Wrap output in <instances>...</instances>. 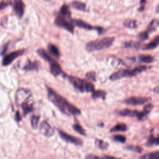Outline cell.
Segmentation results:
<instances>
[{
	"mask_svg": "<svg viewBox=\"0 0 159 159\" xmlns=\"http://www.w3.org/2000/svg\"><path fill=\"white\" fill-rule=\"evenodd\" d=\"M47 97L48 100L52 102L61 112L66 115L78 116L81 112L79 108L70 103L65 98L61 96L52 88L46 86Z\"/></svg>",
	"mask_w": 159,
	"mask_h": 159,
	"instance_id": "6da1fadb",
	"label": "cell"
},
{
	"mask_svg": "<svg viewBox=\"0 0 159 159\" xmlns=\"http://www.w3.org/2000/svg\"><path fill=\"white\" fill-rule=\"evenodd\" d=\"M32 99V93L28 89L21 88H19L16 92V103L21 108L24 116L34 111V104Z\"/></svg>",
	"mask_w": 159,
	"mask_h": 159,
	"instance_id": "7a4b0ae2",
	"label": "cell"
},
{
	"mask_svg": "<svg viewBox=\"0 0 159 159\" xmlns=\"http://www.w3.org/2000/svg\"><path fill=\"white\" fill-rule=\"evenodd\" d=\"M114 37H106L99 39L91 40L86 43L85 49L88 52L99 51L110 47L114 42Z\"/></svg>",
	"mask_w": 159,
	"mask_h": 159,
	"instance_id": "3957f363",
	"label": "cell"
},
{
	"mask_svg": "<svg viewBox=\"0 0 159 159\" xmlns=\"http://www.w3.org/2000/svg\"><path fill=\"white\" fill-rule=\"evenodd\" d=\"M148 69L146 65H139L132 69H121L112 73L109 77L111 81H116L123 78L133 77Z\"/></svg>",
	"mask_w": 159,
	"mask_h": 159,
	"instance_id": "277c9868",
	"label": "cell"
},
{
	"mask_svg": "<svg viewBox=\"0 0 159 159\" xmlns=\"http://www.w3.org/2000/svg\"><path fill=\"white\" fill-rule=\"evenodd\" d=\"M65 77L67 78L68 80L72 84V86L81 93H92L95 90L94 84L88 80L74 76L66 75Z\"/></svg>",
	"mask_w": 159,
	"mask_h": 159,
	"instance_id": "5b68a950",
	"label": "cell"
},
{
	"mask_svg": "<svg viewBox=\"0 0 159 159\" xmlns=\"http://www.w3.org/2000/svg\"><path fill=\"white\" fill-rule=\"evenodd\" d=\"M37 52L39 56H40L43 59L49 63L50 73L54 76H58L60 75H62L64 77L66 76V75L63 71L60 64L56 60H55L43 48H39Z\"/></svg>",
	"mask_w": 159,
	"mask_h": 159,
	"instance_id": "8992f818",
	"label": "cell"
},
{
	"mask_svg": "<svg viewBox=\"0 0 159 159\" xmlns=\"http://www.w3.org/2000/svg\"><path fill=\"white\" fill-rule=\"evenodd\" d=\"M55 24L57 26L65 29L68 32L72 34H74L75 26L73 25L71 20H66V18H65L58 15L55 19Z\"/></svg>",
	"mask_w": 159,
	"mask_h": 159,
	"instance_id": "52a82bcc",
	"label": "cell"
},
{
	"mask_svg": "<svg viewBox=\"0 0 159 159\" xmlns=\"http://www.w3.org/2000/svg\"><path fill=\"white\" fill-rule=\"evenodd\" d=\"M71 22L73 24L74 26H76L79 28L87 30H95L98 31V34H101L104 32V29L102 27H96V26H93L91 24L86 22L85 21L81 20V19H71Z\"/></svg>",
	"mask_w": 159,
	"mask_h": 159,
	"instance_id": "ba28073f",
	"label": "cell"
},
{
	"mask_svg": "<svg viewBox=\"0 0 159 159\" xmlns=\"http://www.w3.org/2000/svg\"><path fill=\"white\" fill-rule=\"evenodd\" d=\"M150 99V98L145 96H131L125 99L122 102L129 106H140L147 103Z\"/></svg>",
	"mask_w": 159,
	"mask_h": 159,
	"instance_id": "9c48e42d",
	"label": "cell"
},
{
	"mask_svg": "<svg viewBox=\"0 0 159 159\" xmlns=\"http://www.w3.org/2000/svg\"><path fill=\"white\" fill-rule=\"evenodd\" d=\"M116 114L118 116L123 117H137L139 120H143L145 117L142 111H139L137 110L130 109H124L116 112Z\"/></svg>",
	"mask_w": 159,
	"mask_h": 159,
	"instance_id": "30bf717a",
	"label": "cell"
},
{
	"mask_svg": "<svg viewBox=\"0 0 159 159\" xmlns=\"http://www.w3.org/2000/svg\"><path fill=\"white\" fill-rule=\"evenodd\" d=\"M25 50L24 49H21V50H18L16 51L12 52L9 54L6 55L3 57V59L2 61V66H7L10 65L16 58L22 55L25 52Z\"/></svg>",
	"mask_w": 159,
	"mask_h": 159,
	"instance_id": "8fae6325",
	"label": "cell"
},
{
	"mask_svg": "<svg viewBox=\"0 0 159 159\" xmlns=\"http://www.w3.org/2000/svg\"><path fill=\"white\" fill-rule=\"evenodd\" d=\"M58 132L60 137L66 142L73 143L75 145H81L83 144V141L80 138H78V137H76L71 135H70L68 133H66L61 130L58 129Z\"/></svg>",
	"mask_w": 159,
	"mask_h": 159,
	"instance_id": "7c38bea8",
	"label": "cell"
},
{
	"mask_svg": "<svg viewBox=\"0 0 159 159\" xmlns=\"http://www.w3.org/2000/svg\"><path fill=\"white\" fill-rule=\"evenodd\" d=\"M11 3L12 4V9L15 14L19 18H21L24 14L25 10V4L24 2L20 0H15L11 1Z\"/></svg>",
	"mask_w": 159,
	"mask_h": 159,
	"instance_id": "4fadbf2b",
	"label": "cell"
},
{
	"mask_svg": "<svg viewBox=\"0 0 159 159\" xmlns=\"http://www.w3.org/2000/svg\"><path fill=\"white\" fill-rule=\"evenodd\" d=\"M40 132L47 137H51L55 134V129L46 120H43L39 127Z\"/></svg>",
	"mask_w": 159,
	"mask_h": 159,
	"instance_id": "5bb4252c",
	"label": "cell"
},
{
	"mask_svg": "<svg viewBox=\"0 0 159 159\" xmlns=\"http://www.w3.org/2000/svg\"><path fill=\"white\" fill-rule=\"evenodd\" d=\"M127 59L143 63H150L153 61V57L150 55H140L137 57H130L127 58Z\"/></svg>",
	"mask_w": 159,
	"mask_h": 159,
	"instance_id": "9a60e30c",
	"label": "cell"
},
{
	"mask_svg": "<svg viewBox=\"0 0 159 159\" xmlns=\"http://www.w3.org/2000/svg\"><path fill=\"white\" fill-rule=\"evenodd\" d=\"M159 45V34L154 37L152 40H151L150 42H148L147 44H145L142 46V49L143 50H152L156 48Z\"/></svg>",
	"mask_w": 159,
	"mask_h": 159,
	"instance_id": "2e32d148",
	"label": "cell"
},
{
	"mask_svg": "<svg viewBox=\"0 0 159 159\" xmlns=\"http://www.w3.org/2000/svg\"><path fill=\"white\" fill-rule=\"evenodd\" d=\"M39 63L37 61H31L30 60H27L25 65L22 68L23 70L25 71H37L39 70Z\"/></svg>",
	"mask_w": 159,
	"mask_h": 159,
	"instance_id": "e0dca14e",
	"label": "cell"
},
{
	"mask_svg": "<svg viewBox=\"0 0 159 159\" xmlns=\"http://www.w3.org/2000/svg\"><path fill=\"white\" fill-rule=\"evenodd\" d=\"M71 6L78 11H83V12H86L87 11L86 9V5L84 2H81V1H73L71 3Z\"/></svg>",
	"mask_w": 159,
	"mask_h": 159,
	"instance_id": "ac0fdd59",
	"label": "cell"
},
{
	"mask_svg": "<svg viewBox=\"0 0 159 159\" xmlns=\"http://www.w3.org/2000/svg\"><path fill=\"white\" fill-rule=\"evenodd\" d=\"M59 15L65 18H70L71 17V12L70 10L69 6L65 4H63L60 9Z\"/></svg>",
	"mask_w": 159,
	"mask_h": 159,
	"instance_id": "d6986e66",
	"label": "cell"
},
{
	"mask_svg": "<svg viewBox=\"0 0 159 159\" xmlns=\"http://www.w3.org/2000/svg\"><path fill=\"white\" fill-rule=\"evenodd\" d=\"M107 93L104 90L102 89H97L94 90L92 93H91V97L93 99H98L101 98L102 100H104L106 99Z\"/></svg>",
	"mask_w": 159,
	"mask_h": 159,
	"instance_id": "ffe728a7",
	"label": "cell"
},
{
	"mask_svg": "<svg viewBox=\"0 0 159 159\" xmlns=\"http://www.w3.org/2000/svg\"><path fill=\"white\" fill-rule=\"evenodd\" d=\"M85 159H121V158H116L114 156L107 155L99 156V155H96L91 153V154H88L87 155H86Z\"/></svg>",
	"mask_w": 159,
	"mask_h": 159,
	"instance_id": "44dd1931",
	"label": "cell"
},
{
	"mask_svg": "<svg viewBox=\"0 0 159 159\" xmlns=\"http://www.w3.org/2000/svg\"><path fill=\"white\" fill-rule=\"evenodd\" d=\"M123 25L128 29H136L138 27L137 21L135 19H127L123 21Z\"/></svg>",
	"mask_w": 159,
	"mask_h": 159,
	"instance_id": "7402d4cb",
	"label": "cell"
},
{
	"mask_svg": "<svg viewBox=\"0 0 159 159\" xmlns=\"http://www.w3.org/2000/svg\"><path fill=\"white\" fill-rule=\"evenodd\" d=\"M127 126L124 123H118L114 125L110 130L111 132H125L127 130Z\"/></svg>",
	"mask_w": 159,
	"mask_h": 159,
	"instance_id": "603a6c76",
	"label": "cell"
},
{
	"mask_svg": "<svg viewBox=\"0 0 159 159\" xmlns=\"http://www.w3.org/2000/svg\"><path fill=\"white\" fill-rule=\"evenodd\" d=\"M47 49L50 55L54 56L55 57L58 58L60 56V52L58 48V47L53 44H48L47 46Z\"/></svg>",
	"mask_w": 159,
	"mask_h": 159,
	"instance_id": "cb8c5ba5",
	"label": "cell"
},
{
	"mask_svg": "<svg viewBox=\"0 0 159 159\" xmlns=\"http://www.w3.org/2000/svg\"><path fill=\"white\" fill-rule=\"evenodd\" d=\"M94 144L96 147L102 150H106L109 147V143L107 142L99 139H95Z\"/></svg>",
	"mask_w": 159,
	"mask_h": 159,
	"instance_id": "d4e9b609",
	"label": "cell"
},
{
	"mask_svg": "<svg viewBox=\"0 0 159 159\" xmlns=\"http://www.w3.org/2000/svg\"><path fill=\"white\" fill-rule=\"evenodd\" d=\"M139 159H159V151H154L142 155Z\"/></svg>",
	"mask_w": 159,
	"mask_h": 159,
	"instance_id": "484cf974",
	"label": "cell"
},
{
	"mask_svg": "<svg viewBox=\"0 0 159 159\" xmlns=\"http://www.w3.org/2000/svg\"><path fill=\"white\" fill-rule=\"evenodd\" d=\"M125 48H132L135 49H139L141 47V42H134V41H128L125 42L123 44Z\"/></svg>",
	"mask_w": 159,
	"mask_h": 159,
	"instance_id": "4316f807",
	"label": "cell"
},
{
	"mask_svg": "<svg viewBox=\"0 0 159 159\" xmlns=\"http://www.w3.org/2000/svg\"><path fill=\"white\" fill-rule=\"evenodd\" d=\"M147 146H152V145H159V136L154 137L153 135H151L147 140L146 143Z\"/></svg>",
	"mask_w": 159,
	"mask_h": 159,
	"instance_id": "83f0119b",
	"label": "cell"
},
{
	"mask_svg": "<svg viewBox=\"0 0 159 159\" xmlns=\"http://www.w3.org/2000/svg\"><path fill=\"white\" fill-rule=\"evenodd\" d=\"M72 127L73 129V130L75 131H76L77 133L80 134L81 135L83 136H86V131L84 130V129L78 123H75L72 125Z\"/></svg>",
	"mask_w": 159,
	"mask_h": 159,
	"instance_id": "f1b7e54d",
	"label": "cell"
},
{
	"mask_svg": "<svg viewBox=\"0 0 159 159\" xmlns=\"http://www.w3.org/2000/svg\"><path fill=\"white\" fill-rule=\"evenodd\" d=\"M157 25V21L155 19H153L148 24L146 30L148 32V34H150L151 32H153L155 30Z\"/></svg>",
	"mask_w": 159,
	"mask_h": 159,
	"instance_id": "f546056e",
	"label": "cell"
},
{
	"mask_svg": "<svg viewBox=\"0 0 159 159\" xmlns=\"http://www.w3.org/2000/svg\"><path fill=\"white\" fill-rule=\"evenodd\" d=\"M39 119H40V116L32 115L30 117V124H31V126L33 129H35L37 127Z\"/></svg>",
	"mask_w": 159,
	"mask_h": 159,
	"instance_id": "4dcf8cb0",
	"label": "cell"
},
{
	"mask_svg": "<svg viewBox=\"0 0 159 159\" xmlns=\"http://www.w3.org/2000/svg\"><path fill=\"white\" fill-rule=\"evenodd\" d=\"M126 148L129 150L137 152V153H141L143 150V148L139 146V145H129L126 146Z\"/></svg>",
	"mask_w": 159,
	"mask_h": 159,
	"instance_id": "1f68e13d",
	"label": "cell"
},
{
	"mask_svg": "<svg viewBox=\"0 0 159 159\" xmlns=\"http://www.w3.org/2000/svg\"><path fill=\"white\" fill-rule=\"evenodd\" d=\"M112 139L114 141L120 142V143H125L126 141V137L124 135H120V134L114 135L112 137Z\"/></svg>",
	"mask_w": 159,
	"mask_h": 159,
	"instance_id": "d6a6232c",
	"label": "cell"
},
{
	"mask_svg": "<svg viewBox=\"0 0 159 159\" xmlns=\"http://www.w3.org/2000/svg\"><path fill=\"white\" fill-rule=\"evenodd\" d=\"M85 77L88 79V81L89 80L94 82L96 81V72L94 71H88L85 75Z\"/></svg>",
	"mask_w": 159,
	"mask_h": 159,
	"instance_id": "836d02e7",
	"label": "cell"
},
{
	"mask_svg": "<svg viewBox=\"0 0 159 159\" xmlns=\"http://www.w3.org/2000/svg\"><path fill=\"white\" fill-rule=\"evenodd\" d=\"M153 105L152 104H146L144 107H143V110L142 111L143 116H145V117L150 112V111L153 109Z\"/></svg>",
	"mask_w": 159,
	"mask_h": 159,
	"instance_id": "e575fe53",
	"label": "cell"
},
{
	"mask_svg": "<svg viewBox=\"0 0 159 159\" xmlns=\"http://www.w3.org/2000/svg\"><path fill=\"white\" fill-rule=\"evenodd\" d=\"M148 32L145 30L144 31H142L141 32H140L138 35H137V37L139 39L140 42L141 41H144L145 40H147L148 38Z\"/></svg>",
	"mask_w": 159,
	"mask_h": 159,
	"instance_id": "d590c367",
	"label": "cell"
},
{
	"mask_svg": "<svg viewBox=\"0 0 159 159\" xmlns=\"http://www.w3.org/2000/svg\"><path fill=\"white\" fill-rule=\"evenodd\" d=\"M9 4H11V1H0V11L4 9V8L7 7Z\"/></svg>",
	"mask_w": 159,
	"mask_h": 159,
	"instance_id": "8d00e7d4",
	"label": "cell"
},
{
	"mask_svg": "<svg viewBox=\"0 0 159 159\" xmlns=\"http://www.w3.org/2000/svg\"><path fill=\"white\" fill-rule=\"evenodd\" d=\"M147 2L146 1H140V7L139 8V11H143L145 8V4Z\"/></svg>",
	"mask_w": 159,
	"mask_h": 159,
	"instance_id": "74e56055",
	"label": "cell"
},
{
	"mask_svg": "<svg viewBox=\"0 0 159 159\" xmlns=\"http://www.w3.org/2000/svg\"><path fill=\"white\" fill-rule=\"evenodd\" d=\"M15 119L17 121V122H19L22 119V116L20 114V113L19 112V111H17L16 112V115H15Z\"/></svg>",
	"mask_w": 159,
	"mask_h": 159,
	"instance_id": "f35d334b",
	"label": "cell"
},
{
	"mask_svg": "<svg viewBox=\"0 0 159 159\" xmlns=\"http://www.w3.org/2000/svg\"><path fill=\"white\" fill-rule=\"evenodd\" d=\"M152 91H153L154 93H155L159 94V86L155 87V88L152 89Z\"/></svg>",
	"mask_w": 159,
	"mask_h": 159,
	"instance_id": "ab89813d",
	"label": "cell"
},
{
	"mask_svg": "<svg viewBox=\"0 0 159 159\" xmlns=\"http://www.w3.org/2000/svg\"><path fill=\"white\" fill-rule=\"evenodd\" d=\"M157 11H159V4H158V6H157Z\"/></svg>",
	"mask_w": 159,
	"mask_h": 159,
	"instance_id": "60d3db41",
	"label": "cell"
},
{
	"mask_svg": "<svg viewBox=\"0 0 159 159\" xmlns=\"http://www.w3.org/2000/svg\"><path fill=\"white\" fill-rule=\"evenodd\" d=\"M157 25H159V20L157 22Z\"/></svg>",
	"mask_w": 159,
	"mask_h": 159,
	"instance_id": "b9f144b4",
	"label": "cell"
}]
</instances>
